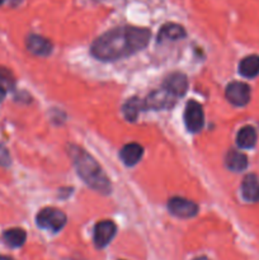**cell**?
I'll use <instances>...</instances> for the list:
<instances>
[{"instance_id": "1", "label": "cell", "mask_w": 259, "mask_h": 260, "mask_svg": "<svg viewBox=\"0 0 259 260\" xmlns=\"http://www.w3.org/2000/svg\"><path fill=\"white\" fill-rule=\"evenodd\" d=\"M151 38L147 28L118 27L99 36L91 45V55L101 61L128 57L145 48Z\"/></svg>"}, {"instance_id": "2", "label": "cell", "mask_w": 259, "mask_h": 260, "mask_svg": "<svg viewBox=\"0 0 259 260\" xmlns=\"http://www.w3.org/2000/svg\"><path fill=\"white\" fill-rule=\"evenodd\" d=\"M68 155L70 156L76 173L86 185L101 194H109L112 190L108 177L91 155L78 145H69Z\"/></svg>"}, {"instance_id": "3", "label": "cell", "mask_w": 259, "mask_h": 260, "mask_svg": "<svg viewBox=\"0 0 259 260\" xmlns=\"http://www.w3.org/2000/svg\"><path fill=\"white\" fill-rule=\"evenodd\" d=\"M36 221H37V225L41 229L52 231V233H58L66 225L68 218H66V215L62 211L53 207H47L40 211Z\"/></svg>"}, {"instance_id": "4", "label": "cell", "mask_w": 259, "mask_h": 260, "mask_svg": "<svg viewBox=\"0 0 259 260\" xmlns=\"http://www.w3.org/2000/svg\"><path fill=\"white\" fill-rule=\"evenodd\" d=\"M184 122L188 131L193 132V134L200 132L203 128V124H205V113H203L202 106L198 102H188L184 111Z\"/></svg>"}, {"instance_id": "5", "label": "cell", "mask_w": 259, "mask_h": 260, "mask_svg": "<svg viewBox=\"0 0 259 260\" xmlns=\"http://www.w3.org/2000/svg\"><path fill=\"white\" fill-rule=\"evenodd\" d=\"M168 210L175 217L190 218L198 213V206L197 203L185 198L173 197L168 202Z\"/></svg>"}, {"instance_id": "6", "label": "cell", "mask_w": 259, "mask_h": 260, "mask_svg": "<svg viewBox=\"0 0 259 260\" xmlns=\"http://www.w3.org/2000/svg\"><path fill=\"white\" fill-rule=\"evenodd\" d=\"M225 95L231 104L236 107H243L250 101V88L248 84L241 81H233L226 86Z\"/></svg>"}, {"instance_id": "7", "label": "cell", "mask_w": 259, "mask_h": 260, "mask_svg": "<svg viewBox=\"0 0 259 260\" xmlns=\"http://www.w3.org/2000/svg\"><path fill=\"white\" fill-rule=\"evenodd\" d=\"M142 102L145 109H169L175 104V96L163 88L152 91Z\"/></svg>"}, {"instance_id": "8", "label": "cell", "mask_w": 259, "mask_h": 260, "mask_svg": "<svg viewBox=\"0 0 259 260\" xmlns=\"http://www.w3.org/2000/svg\"><path fill=\"white\" fill-rule=\"evenodd\" d=\"M117 234L116 223L112 221L104 220L101 221L94 228V244L96 248L103 249L113 240Z\"/></svg>"}, {"instance_id": "9", "label": "cell", "mask_w": 259, "mask_h": 260, "mask_svg": "<svg viewBox=\"0 0 259 260\" xmlns=\"http://www.w3.org/2000/svg\"><path fill=\"white\" fill-rule=\"evenodd\" d=\"M163 88L167 91H169V93L172 94V95H174L175 98L184 95V94L187 93L188 89L187 76L182 73L170 74V75L165 79Z\"/></svg>"}, {"instance_id": "10", "label": "cell", "mask_w": 259, "mask_h": 260, "mask_svg": "<svg viewBox=\"0 0 259 260\" xmlns=\"http://www.w3.org/2000/svg\"><path fill=\"white\" fill-rule=\"evenodd\" d=\"M27 48L36 56H48L52 52V43L42 36L29 35L27 37Z\"/></svg>"}, {"instance_id": "11", "label": "cell", "mask_w": 259, "mask_h": 260, "mask_svg": "<svg viewBox=\"0 0 259 260\" xmlns=\"http://www.w3.org/2000/svg\"><path fill=\"white\" fill-rule=\"evenodd\" d=\"M241 196L248 202L259 201V179L256 175L248 174L241 183Z\"/></svg>"}, {"instance_id": "12", "label": "cell", "mask_w": 259, "mask_h": 260, "mask_svg": "<svg viewBox=\"0 0 259 260\" xmlns=\"http://www.w3.org/2000/svg\"><path fill=\"white\" fill-rule=\"evenodd\" d=\"M142 154H144V149H142L141 145L131 142V144H127L122 147L119 156L127 167H134L141 160Z\"/></svg>"}, {"instance_id": "13", "label": "cell", "mask_w": 259, "mask_h": 260, "mask_svg": "<svg viewBox=\"0 0 259 260\" xmlns=\"http://www.w3.org/2000/svg\"><path fill=\"white\" fill-rule=\"evenodd\" d=\"M185 37V30L182 25L175 24V23H168V24L163 25L159 30V38L160 42L163 41H175V40H182Z\"/></svg>"}, {"instance_id": "14", "label": "cell", "mask_w": 259, "mask_h": 260, "mask_svg": "<svg viewBox=\"0 0 259 260\" xmlns=\"http://www.w3.org/2000/svg\"><path fill=\"white\" fill-rule=\"evenodd\" d=\"M225 164L233 172H241L248 167V157L238 150H230L226 154Z\"/></svg>"}, {"instance_id": "15", "label": "cell", "mask_w": 259, "mask_h": 260, "mask_svg": "<svg viewBox=\"0 0 259 260\" xmlns=\"http://www.w3.org/2000/svg\"><path fill=\"white\" fill-rule=\"evenodd\" d=\"M239 73L244 78H254L259 74V56L250 55L246 56L245 58L239 63Z\"/></svg>"}, {"instance_id": "16", "label": "cell", "mask_w": 259, "mask_h": 260, "mask_svg": "<svg viewBox=\"0 0 259 260\" xmlns=\"http://www.w3.org/2000/svg\"><path fill=\"white\" fill-rule=\"evenodd\" d=\"M256 142V132L254 127L245 126L236 135V144L241 149H251Z\"/></svg>"}, {"instance_id": "17", "label": "cell", "mask_w": 259, "mask_h": 260, "mask_svg": "<svg viewBox=\"0 0 259 260\" xmlns=\"http://www.w3.org/2000/svg\"><path fill=\"white\" fill-rule=\"evenodd\" d=\"M3 239H4L5 244L10 248H20L25 243L27 234L23 229H9V230L4 231Z\"/></svg>"}, {"instance_id": "18", "label": "cell", "mask_w": 259, "mask_h": 260, "mask_svg": "<svg viewBox=\"0 0 259 260\" xmlns=\"http://www.w3.org/2000/svg\"><path fill=\"white\" fill-rule=\"evenodd\" d=\"M141 109H145L144 102L137 98H132L123 106V114L127 121H135Z\"/></svg>"}, {"instance_id": "19", "label": "cell", "mask_w": 259, "mask_h": 260, "mask_svg": "<svg viewBox=\"0 0 259 260\" xmlns=\"http://www.w3.org/2000/svg\"><path fill=\"white\" fill-rule=\"evenodd\" d=\"M0 81L9 86V88L14 85V78H13L12 73L8 69L0 68Z\"/></svg>"}, {"instance_id": "20", "label": "cell", "mask_w": 259, "mask_h": 260, "mask_svg": "<svg viewBox=\"0 0 259 260\" xmlns=\"http://www.w3.org/2000/svg\"><path fill=\"white\" fill-rule=\"evenodd\" d=\"M4 98H5V88L0 84V103L4 101Z\"/></svg>"}, {"instance_id": "21", "label": "cell", "mask_w": 259, "mask_h": 260, "mask_svg": "<svg viewBox=\"0 0 259 260\" xmlns=\"http://www.w3.org/2000/svg\"><path fill=\"white\" fill-rule=\"evenodd\" d=\"M0 260H14L12 259L10 256H5V255H0Z\"/></svg>"}, {"instance_id": "22", "label": "cell", "mask_w": 259, "mask_h": 260, "mask_svg": "<svg viewBox=\"0 0 259 260\" xmlns=\"http://www.w3.org/2000/svg\"><path fill=\"white\" fill-rule=\"evenodd\" d=\"M192 260H210L208 258H206V256H197V258L192 259Z\"/></svg>"}, {"instance_id": "23", "label": "cell", "mask_w": 259, "mask_h": 260, "mask_svg": "<svg viewBox=\"0 0 259 260\" xmlns=\"http://www.w3.org/2000/svg\"><path fill=\"white\" fill-rule=\"evenodd\" d=\"M10 2H12L13 4H18V3H19L20 0H10Z\"/></svg>"}, {"instance_id": "24", "label": "cell", "mask_w": 259, "mask_h": 260, "mask_svg": "<svg viewBox=\"0 0 259 260\" xmlns=\"http://www.w3.org/2000/svg\"><path fill=\"white\" fill-rule=\"evenodd\" d=\"M3 2H4V0H0V5H2V4H3Z\"/></svg>"}]
</instances>
